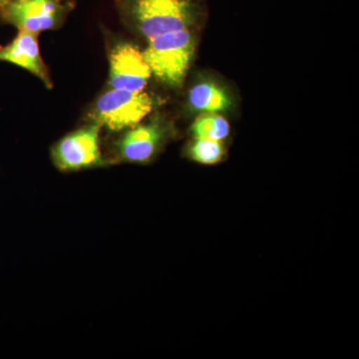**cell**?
Returning <instances> with one entry per match:
<instances>
[{
	"mask_svg": "<svg viewBox=\"0 0 359 359\" xmlns=\"http://www.w3.org/2000/svg\"><path fill=\"white\" fill-rule=\"evenodd\" d=\"M14 1V0H0V6L2 4H7V2Z\"/></svg>",
	"mask_w": 359,
	"mask_h": 359,
	"instance_id": "7c38bea8",
	"label": "cell"
},
{
	"mask_svg": "<svg viewBox=\"0 0 359 359\" xmlns=\"http://www.w3.org/2000/svg\"><path fill=\"white\" fill-rule=\"evenodd\" d=\"M123 22L144 39L194 28L205 13V0H115Z\"/></svg>",
	"mask_w": 359,
	"mask_h": 359,
	"instance_id": "6da1fadb",
	"label": "cell"
},
{
	"mask_svg": "<svg viewBox=\"0 0 359 359\" xmlns=\"http://www.w3.org/2000/svg\"><path fill=\"white\" fill-rule=\"evenodd\" d=\"M100 125L92 124L77 130L53 149V159L56 166L63 171H77L102 163L99 147Z\"/></svg>",
	"mask_w": 359,
	"mask_h": 359,
	"instance_id": "5b68a950",
	"label": "cell"
},
{
	"mask_svg": "<svg viewBox=\"0 0 359 359\" xmlns=\"http://www.w3.org/2000/svg\"><path fill=\"white\" fill-rule=\"evenodd\" d=\"M194 28L163 33L149 39L144 57L151 72L161 83L180 88L195 55L196 37Z\"/></svg>",
	"mask_w": 359,
	"mask_h": 359,
	"instance_id": "7a4b0ae2",
	"label": "cell"
},
{
	"mask_svg": "<svg viewBox=\"0 0 359 359\" xmlns=\"http://www.w3.org/2000/svg\"><path fill=\"white\" fill-rule=\"evenodd\" d=\"M0 61L25 68L39 77L47 88H51L50 74L40 55L39 40L35 33L20 30L18 36L11 43L0 46Z\"/></svg>",
	"mask_w": 359,
	"mask_h": 359,
	"instance_id": "ba28073f",
	"label": "cell"
},
{
	"mask_svg": "<svg viewBox=\"0 0 359 359\" xmlns=\"http://www.w3.org/2000/svg\"><path fill=\"white\" fill-rule=\"evenodd\" d=\"M189 157L202 165H215L221 162L226 155L222 141L195 138L188 150Z\"/></svg>",
	"mask_w": 359,
	"mask_h": 359,
	"instance_id": "8fae6325",
	"label": "cell"
},
{
	"mask_svg": "<svg viewBox=\"0 0 359 359\" xmlns=\"http://www.w3.org/2000/svg\"><path fill=\"white\" fill-rule=\"evenodd\" d=\"M167 128L158 119L132 127L123 136L118 149L127 162L146 163L152 159L166 137Z\"/></svg>",
	"mask_w": 359,
	"mask_h": 359,
	"instance_id": "52a82bcc",
	"label": "cell"
},
{
	"mask_svg": "<svg viewBox=\"0 0 359 359\" xmlns=\"http://www.w3.org/2000/svg\"><path fill=\"white\" fill-rule=\"evenodd\" d=\"M154 104L153 97L145 92L112 89L99 97L90 116L100 126L121 131L138 125Z\"/></svg>",
	"mask_w": 359,
	"mask_h": 359,
	"instance_id": "3957f363",
	"label": "cell"
},
{
	"mask_svg": "<svg viewBox=\"0 0 359 359\" xmlns=\"http://www.w3.org/2000/svg\"><path fill=\"white\" fill-rule=\"evenodd\" d=\"M188 101L190 107L200 113L224 112L231 105L226 90L212 80H201L194 84Z\"/></svg>",
	"mask_w": 359,
	"mask_h": 359,
	"instance_id": "9c48e42d",
	"label": "cell"
},
{
	"mask_svg": "<svg viewBox=\"0 0 359 359\" xmlns=\"http://www.w3.org/2000/svg\"><path fill=\"white\" fill-rule=\"evenodd\" d=\"M109 65L113 89L143 91L152 76L143 52L130 43H119L111 49Z\"/></svg>",
	"mask_w": 359,
	"mask_h": 359,
	"instance_id": "8992f818",
	"label": "cell"
},
{
	"mask_svg": "<svg viewBox=\"0 0 359 359\" xmlns=\"http://www.w3.org/2000/svg\"><path fill=\"white\" fill-rule=\"evenodd\" d=\"M72 8L67 0H14L0 6V16L21 32L39 34L59 27Z\"/></svg>",
	"mask_w": 359,
	"mask_h": 359,
	"instance_id": "277c9868",
	"label": "cell"
},
{
	"mask_svg": "<svg viewBox=\"0 0 359 359\" xmlns=\"http://www.w3.org/2000/svg\"><path fill=\"white\" fill-rule=\"evenodd\" d=\"M230 131L228 120L219 113H201L191 128L195 138L222 142L228 138Z\"/></svg>",
	"mask_w": 359,
	"mask_h": 359,
	"instance_id": "30bf717a",
	"label": "cell"
}]
</instances>
